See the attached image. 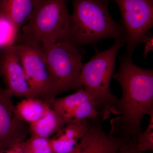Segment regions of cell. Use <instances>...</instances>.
<instances>
[{"label":"cell","mask_w":153,"mask_h":153,"mask_svg":"<svg viewBox=\"0 0 153 153\" xmlns=\"http://www.w3.org/2000/svg\"><path fill=\"white\" fill-rule=\"evenodd\" d=\"M0 76L13 96L32 98L24 68L13 46L0 50Z\"/></svg>","instance_id":"10"},{"label":"cell","mask_w":153,"mask_h":153,"mask_svg":"<svg viewBox=\"0 0 153 153\" xmlns=\"http://www.w3.org/2000/svg\"><path fill=\"white\" fill-rule=\"evenodd\" d=\"M101 118L91 120L89 128L70 153H116L126 140L114 137L105 131Z\"/></svg>","instance_id":"11"},{"label":"cell","mask_w":153,"mask_h":153,"mask_svg":"<svg viewBox=\"0 0 153 153\" xmlns=\"http://www.w3.org/2000/svg\"><path fill=\"white\" fill-rule=\"evenodd\" d=\"M150 122L146 129L139 134L136 140V147L137 150L144 153L153 151V111L148 114Z\"/></svg>","instance_id":"18"},{"label":"cell","mask_w":153,"mask_h":153,"mask_svg":"<svg viewBox=\"0 0 153 153\" xmlns=\"http://www.w3.org/2000/svg\"><path fill=\"white\" fill-rule=\"evenodd\" d=\"M35 0H0V16L7 19L19 33L33 12Z\"/></svg>","instance_id":"13"},{"label":"cell","mask_w":153,"mask_h":153,"mask_svg":"<svg viewBox=\"0 0 153 153\" xmlns=\"http://www.w3.org/2000/svg\"><path fill=\"white\" fill-rule=\"evenodd\" d=\"M13 48L24 68L32 98L50 104V81L41 47L15 44Z\"/></svg>","instance_id":"7"},{"label":"cell","mask_w":153,"mask_h":153,"mask_svg":"<svg viewBox=\"0 0 153 153\" xmlns=\"http://www.w3.org/2000/svg\"><path fill=\"white\" fill-rule=\"evenodd\" d=\"M61 117L51 108L43 117L30 124V135L50 138L65 125Z\"/></svg>","instance_id":"14"},{"label":"cell","mask_w":153,"mask_h":153,"mask_svg":"<svg viewBox=\"0 0 153 153\" xmlns=\"http://www.w3.org/2000/svg\"><path fill=\"white\" fill-rule=\"evenodd\" d=\"M41 50L49 74L52 102L60 94L82 88L80 77L85 50L61 40L42 44Z\"/></svg>","instance_id":"3"},{"label":"cell","mask_w":153,"mask_h":153,"mask_svg":"<svg viewBox=\"0 0 153 153\" xmlns=\"http://www.w3.org/2000/svg\"><path fill=\"white\" fill-rule=\"evenodd\" d=\"M68 0H35L28 22L21 28L15 44L41 47L56 43L63 33L70 14Z\"/></svg>","instance_id":"5"},{"label":"cell","mask_w":153,"mask_h":153,"mask_svg":"<svg viewBox=\"0 0 153 153\" xmlns=\"http://www.w3.org/2000/svg\"><path fill=\"white\" fill-rule=\"evenodd\" d=\"M16 108L21 118L30 124L45 115L51 106L49 103L42 100L29 98L19 102Z\"/></svg>","instance_id":"15"},{"label":"cell","mask_w":153,"mask_h":153,"mask_svg":"<svg viewBox=\"0 0 153 153\" xmlns=\"http://www.w3.org/2000/svg\"><path fill=\"white\" fill-rule=\"evenodd\" d=\"M91 120L66 124L50 138L53 153H70L90 126Z\"/></svg>","instance_id":"12"},{"label":"cell","mask_w":153,"mask_h":153,"mask_svg":"<svg viewBox=\"0 0 153 153\" xmlns=\"http://www.w3.org/2000/svg\"><path fill=\"white\" fill-rule=\"evenodd\" d=\"M19 145L25 153H53L50 138L30 135Z\"/></svg>","instance_id":"16"},{"label":"cell","mask_w":153,"mask_h":153,"mask_svg":"<svg viewBox=\"0 0 153 153\" xmlns=\"http://www.w3.org/2000/svg\"><path fill=\"white\" fill-rule=\"evenodd\" d=\"M18 35L10 22L0 16V50L14 46Z\"/></svg>","instance_id":"17"},{"label":"cell","mask_w":153,"mask_h":153,"mask_svg":"<svg viewBox=\"0 0 153 153\" xmlns=\"http://www.w3.org/2000/svg\"><path fill=\"white\" fill-rule=\"evenodd\" d=\"M121 16L126 53L132 57L153 27V0H113Z\"/></svg>","instance_id":"6"},{"label":"cell","mask_w":153,"mask_h":153,"mask_svg":"<svg viewBox=\"0 0 153 153\" xmlns=\"http://www.w3.org/2000/svg\"><path fill=\"white\" fill-rule=\"evenodd\" d=\"M71 1L72 13L58 40L81 48L106 39L125 38L121 25L110 14L109 0Z\"/></svg>","instance_id":"2"},{"label":"cell","mask_w":153,"mask_h":153,"mask_svg":"<svg viewBox=\"0 0 153 153\" xmlns=\"http://www.w3.org/2000/svg\"><path fill=\"white\" fill-rule=\"evenodd\" d=\"M50 105L65 124L99 117L104 121L109 118L82 87L67 96L55 98Z\"/></svg>","instance_id":"8"},{"label":"cell","mask_w":153,"mask_h":153,"mask_svg":"<svg viewBox=\"0 0 153 153\" xmlns=\"http://www.w3.org/2000/svg\"><path fill=\"white\" fill-rule=\"evenodd\" d=\"M142 44H144L145 49L144 51V58H146L148 54L150 51L153 50V36L152 33L149 32L146 35L143 40Z\"/></svg>","instance_id":"20"},{"label":"cell","mask_w":153,"mask_h":153,"mask_svg":"<svg viewBox=\"0 0 153 153\" xmlns=\"http://www.w3.org/2000/svg\"><path fill=\"white\" fill-rule=\"evenodd\" d=\"M125 44V38L115 39L110 48L97 52L83 64L80 73L82 87L109 118L111 114L117 115L118 99L111 92L110 86L118 52Z\"/></svg>","instance_id":"4"},{"label":"cell","mask_w":153,"mask_h":153,"mask_svg":"<svg viewBox=\"0 0 153 153\" xmlns=\"http://www.w3.org/2000/svg\"><path fill=\"white\" fill-rule=\"evenodd\" d=\"M13 96L0 85V150L19 144L30 134V124L19 117Z\"/></svg>","instance_id":"9"},{"label":"cell","mask_w":153,"mask_h":153,"mask_svg":"<svg viewBox=\"0 0 153 153\" xmlns=\"http://www.w3.org/2000/svg\"><path fill=\"white\" fill-rule=\"evenodd\" d=\"M119 60L118 71L112 78L120 85L122 95L118 99L117 115L111 120L108 134L136 143L142 132L143 118L153 111V70L137 66L126 53Z\"/></svg>","instance_id":"1"},{"label":"cell","mask_w":153,"mask_h":153,"mask_svg":"<svg viewBox=\"0 0 153 153\" xmlns=\"http://www.w3.org/2000/svg\"><path fill=\"white\" fill-rule=\"evenodd\" d=\"M0 153H25L19 144L4 150H0Z\"/></svg>","instance_id":"21"},{"label":"cell","mask_w":153,"mask_h":153,"mask_svg":"<svg viewBox=\"0 0 153 153\" xmlns=\"http://www.w3.org/2000/svg\"><path fill=\"white\" fill-rule=\"evenodd\" d=\"M116 153H144L140 152L136 147L135 143L132 141L128 142L123 145Z\"/></svg>","instance_id":"19"}]
</instances>
